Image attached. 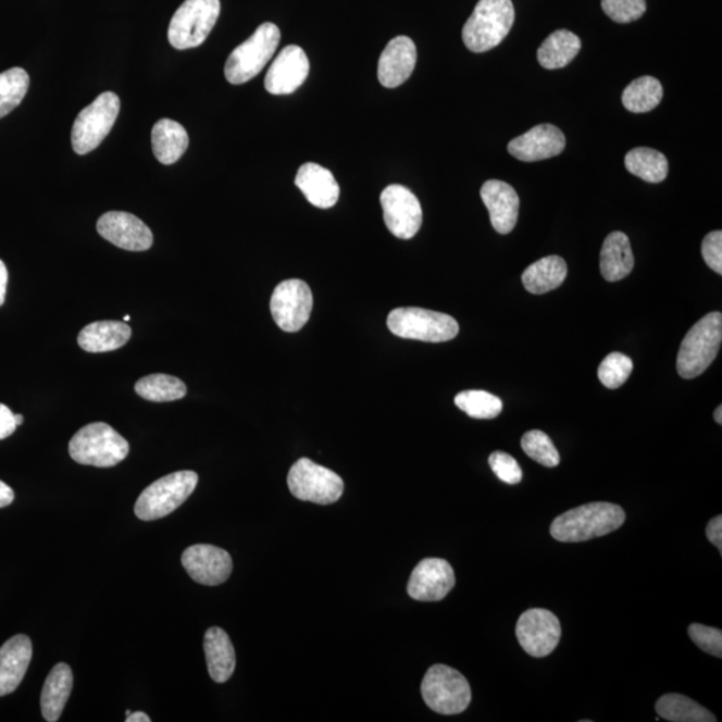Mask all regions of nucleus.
<instances>
[{"label": "nucleus", "instance_id": "f257e3e1", "mask_svg": "<svg viewBox=\"0 0 722 722\" xmlns=\"http://www.w3.org/2000/svg\"><path fill=\"white\" fill-rule=\"evenodd\" d=\"M626 520L624 509L609 502H593L563 512L551 523V537L558 542H586L615 532Z\"/></svg>", "mask_w": 722, "mask_h": 722}, {"label": "nucleus", "instance_id": "f03ea898", "mask_svg": "<svg viewBox=\"0 0 722 722\" xmlns=\"http://www.w3.org/2000/svg\"><path fill=\"white\" fill-rule=\"evenodd\" d=\"M515 21L511 0H480L463 27V42L473 52H486L503 42Z\"/></svg>", "mask_w": 722, "mask_h": 722}, {"label": "nucleus", "instance_id": "7ed1b4c3", "mask_svg": "<svg viewBox=\"0 0 722 722\" xmlns=\"http://www.w3.org/2000/svg\"><path fill=\"white\" fill-rule=\"evenodd\" d=\"M130 446L124 436L107 423H91L80 428L69 444L75 462L92 468L109 469L129 456Z\"/></svg>", "mask_w": 722, "mask_h": 722}, {"label": "nucleus", "instance_id": "20e7f679", "mask_svg": "<svg viewBox=\"0 0 722 722\" xmlns=\"http://www.w3.org/2000/svg\"><path fill=\"white\" fill-rule=\"evenodd\" d=\"M722 341V314L712 312L693 325L680 347L679 375L695 378L709 369L718 358Z\"/></svg>", "mask_w": 722, "mask_h": 722}, {"label": "nucleus", "instance_id": "39448f33", "mask_svg": "<svg viewBox=\"0 0 722 722\" xmlns=\"http://www.w3.org/2000/svg\"><path fill=\"white\" fill-rule=\"evenodd\" d=\"M198 475L195 471H177L151 485L139 495L134 512L141 521H157L172 514L196 490Z\"/></svg>", "mask_w": 722, "mask_h": 722}, {"label": "nucleus", "instance_id": "423d86ee", "mask_svg": "<svg viewBox=\"0 0 722 722\" xmlns=\"http://www.w3.org/2000/svg\"><path fill=\"white\" fill-rule=\"evenodd\" d=\"M279 38L282 34L276 25L270 22L263 23L252 37L233 50L226 61L225 77L228 83L241 85L258 77L261 70L275 55Z\"/></svg>", "mask_w": 722, "mask_h": 722}, {"label": "nucleus", "instance_id": "0eeeda50", "mask_svg": "<svg viewBox=\"0 0 722 722\" xmlns=\"http://www.w3.org/2000/svg\"><path fill=\"white\" fill-rule=\"evenodd\" d=\"M388 329L401 339L445 343L456 339L459 324L450 314L423 308H396L388 314Z\"/></svg>", "mask_w": 722, "mask_h": 722}, {"label": "nucleus", "instance_id": "6e6552de", "mask_svg": "<svg viewBox=\"0 0 722 722\" xmlns=\"http://www.w3.org/2000/svg\"><path fill=\"white\" fill-rule=\"evenodd\" d=\"M220 11V0H185L169 25V42L177 50L198 48L212 33Z\"/></svg>", "mask_w": 722, "mask_h": 722}, {"label": "nucleus", "instance_id": "1a4fd4ad", "mask_svg": "<svg viewBox=\"0 0 722 722\" xmlns=\"http://www.w3.org/2000/svg\"><path fill=\"white\" fill-rule=\"evenodd\" d=\"M422 696L431 710L446 715L463 713L473 698L464 675L440 663L431 667L424 675Z\"/></svg>", "mask_w": 722, "mask_h": 722}, {"label": "nucleus", "instance_id": "9d476101", "mask_svg": "<svg viewBox=\"0 0 722 722\" xmlns=\"http://www.w3.org/2000/svg\"><path fill=\"white\" fill-rule=\"evenodd\" d=\"M121 109L120 97L112 91L98 96L75 120L72 144L75 153L84 155L97 149L112 132Z\"/></svg>", "mask_w": 722, "mask_h": 722}, {"label": "nucleus", "instance_id": "9b49d317", "mask_svg": "<svg viewBox=\"0 0 722 722\" xmlns=\"http://www.w3.org/2000/svg\"><path fill=\"white\" fill-rule=\"evenodd\" d=\"M288 486L295 498L318 505L336 503L345 491V482L339 475L308 458L292 465Z\"/></svg>", "mask_w": 722, "mask_h": 722}, {"label": "nucleus", "instance_id": "f8f14e48", "mask_svg": "<svg viewBox=\"0 0 722 722\" xmlns=\"http://www.w3.org/2000/svg\"><path fill=\"white\" fill-rule=\"evenodd\" d=\"M312 290L301 279L292 278L279 283L272 295L273 320L285 332H299L311 318Z\"/></svg>", "mask_w": 722, "mask_h": 722}, {"label": "nucleus", "instance_id": "ddd939ff", "mask_svg": "<svg viewBox=\"0 0 722 722\" xmlns=\"http://www.w3.org/2000/svg\"><path fill=\"white\" fill-rule=\"evenodd\" d=\"M381 203L389 232L401 240H410L421 229L423 212L418 197L403 185H389L382 191Z\"/></svg>", "mask_w": 722, "mask_h": 722}, {"label": "nucleus", "instance_id": "4468645a", "mask_svg": "<svg viewBox=\"0 0 722 722\" xmlns=\"http://www.w3.org/2000/svg\"><path fill=\"white\" fill-rule=\"evenodd\" d=\"M516 638L527 655L542 658L550 656L561 639V622L546 609H530L518 620Z\"/></svg>", "mask_w": 722, "mask_h": 722}, {"label": "nucleus", "instance_id": "2eb2a0df", "mask_svg": "<svg viewBox=\"0 0 722 722\" xmlns=\"http://www.w3.org/2000/svg\"><path fill=\"white\" fill-rule=\"evenodd\" d=\"M456 582V573L446 559L426 558L413 569L407 592L415 601L439 602L453 589Z\"/></svg>", "mask_w": 722, "mask_h": 722}, {"label": "nucleus", "instance_id": "dca6fc26", "mask_svg": "<svg viewBox=\"0 0 722 722\" xmlns=\"http://www.w3.org/2000/svg\"><path fill=\"white\" fill-rule=\"evenodd\" d=\"M180 562L197 584L217 586L228 581L233 561L228 551L212 545H194L180 557Z\"/></svg>", "mask_w": 722, "mask_h": 722}, {"label": "nucleus", "instance_id": "f3484780", "mask_svg": "<svg viewBox=\"0 0 722 722\" xmlns=\"http://www.w3.org/2000/svg\"><path fill=\"white\" fill-rule=\"evenodd\" d=\"M97 231L104 240L130 252H144L153 246V233L149 226L130 213H104L98 220Z\"/></svg>", "mask_w": 722, "mask_h": 722}, {"label": "nucleus", "instance_id": "a211bd4d", "mask_svg": "<svg viewBox=\"0 0 722 722\" xmlns=\"http://www.w3.org/2000/svg\"><path fill=\"white\" fill-rule=\"evenodd\" d=\"M310 60L299 46L290 45L279 51L267 70L265 89L273 96L292 95L310 75Z\"/></svg>", "mask_w": 722, "mask_h": 722}, {"label": "nucleus", "instance_id": "6ab92c4d", "mask_svg": "<svg viewBox=\"0 0 722 722\" xmlns=\"http://www.w3.org/2000/svg\"><path fill=\"white\" fill-rule=\"evenodd\" d=\"M567 147V138L561 129L550 124H542L512 139L509 153L523 162H537L559 155Z\"/></svg>", "mask_w": 722, "mask_h": 722}, {"label": "nucleus", "instance_id": "aec40b11", "mask_svg": "<svg viewBox=\"0 0 722 722\" xmlns=\"http://www.w3.org/2000/svg\"><path fill=\"white\" fill-rule=\"evenodd\" d=\"M416 58V46L411 38L404 35L394 38L378 60V83L388 89L403 85L415 70Z\"/></svg>", "mask_w": 722, "mask_h": 722}, {"label": "nucleus", "instance_id": "412c9836", "mask_svg": "<svg viewBox=\"0 0 722 722\" xmlns=\"http://www.w3.org/2000/svg\"><path fill=\"white\" fill-rule=\"evenodd\" d=\"M481 197L490 213L493 228L500 235H509L515 228L521 206L514 188L503 180H486L482 186Z\"/></svg>", "mask_w": 722, "mask_h": 722}, {"label": "nucleus", "instance_id": "4be33fe9", "mask_svg": "<svg viewBox=\"0 0 722 722\" xmlns=\"http://www.w3.org/2000/svg\"><path fill=\"white\" fill-rule=\"evenodd\" d=\"M32 657V639L25 634H17L3 644L0 648V697L17 689L25 679Z\"/></svg>", "mask_w": 722, "mask_h": 722}, {"label": "nucleus", "instance_id": "5701e85b", "mask_svg": "<svg viewBox=\"0 0 722 722\" xmlns=\"http://www.w3.org/2000/svg\"><path fill=\"white\" fill-rule=\"evenodd\" d=\"M295 184L313 207L329 209L340 197V186L328 169L308 162L296 174Z\"/></svg>", "mask_w": 722, "mask_h": 722}, {"label": "nucleus", "instance_id": "b1692460", "mask_svg": "<svg viewBox=\"0 0 722 722\" xmlns=\"http://www.w3.org/2000/svg\"><path fill=\"white\" fill-rule=\"evenodd\" d=\"M208 672L214 683L224 684L236 669V651L223 628L211 627L203 638Z\"/></svg>", "mask_w": 722, "mask_h": 722}, {"label": "nucleus", "instance_id": "393cba45", "mask_svg": "<svg viewBox=\"0 0 722 722\" xmlns=\"http://www.w3.org/2000/svg\"><path fill=\"white\" fill-rule=\"evenodd\" d=\"M132 328L124 322H96L80 331L78 345L86 352L102 353L115 351L130 340Z\"/></svg>", "mask_w": 722, "mask_h": 722}, {"label": "nucleus", "instance_id": "a878e982", "mask_svg": "<svg viewBox=\"0 0 722 722\" xmlns=\"http://www.w3.org/2000/svg\"><path fill=\"white\" fill-rule=\"evenodd\" d=\"M72 689V669H70L67 663H57V665L51 669L48 679H46L42 696H40V709H42L43 719L46 721L55 722L61 719Z\"/></svg>", "mask_w": 722, "mask_h": 722}, {"label": "nucleus", "instance_id": "bb28decb", "mask_svg": "<svg viewBox=\"0 0 722 722\" xmlns=\"http://www.w3.org/2000/svg\"><path fill=\"white\" fill-rule=\"evenodd\" d=\"M151 147L155 159L164 165H172L184 155L189 147V136L185 127L172 120H160L151 130Z\"/></svg>", "mask_w": 722, "mask_h": 722}, {"label": "nucleus", "instance_id": "cd10ccee", "mask_svg": "<svg viewBox=\"0 0 722 722\" xmlns=\"http://www.w3.org/2000/svg\"><path fill=\"white\" fill-rule=\"evenodd\" d=\"M634 267V256L631 240L622 232H613L605 240L601 250V273L610 283L631 275Z\"/></svg>", "mask_w": 722, "mask_h": 722}, {"label": "nucleus", "instance_id": "c85d7f7f", "mask_svg": "<svg viewBox=\"0 0 722 722\" xmlns=\"http://www.w3.org/2000/svg\"><path fill=\"white\" fill-rule=\"evenodd\" d=\"M567 276V261L559 256H547V258L535 261L523 272L522 283L527 292L544 295L561 287Z\"/></svg>", "mask_w": 722, "mask_h": 722}, {"label": "nucleus", "instance_id": "c756f323", "mask_svg": "<svg viewBox=\"0 0 722 722\" xmlns=\"http://www.w3.org/2000/svg\"><path fill=\"white\" fill-rule=\"evenodd\" d=\"M581 50V39L569 30H558L545 39L538 49L542 67L558 70L567 67Z\"/></svg>", "mask_w": 722, "mask_h": 722}, {"label": "nucleus", "instance_id": "7c9ffc66", "mask_svg": "<svg viewBox=\"0 0 722 722\" xmlns=\"http://www.w3.org/2000/svg\"><path fill=\"white\" fill-rule=\"evenodd\" d=\"M656 712L663 720L672 722H715V715L692 698L669 693L656 704Z\"/></svg>", "mask_w": 722, "mask_h": 722}, {"label": "nucleus", "instance_id": "2f4dec72", "mask_svg": "<svg viewBox=\"0 0 722 722\" xmlns=\"http://www.w3.org/2000/svg\"><path fill=\"white\" fill-rule=\"evenodd\" d=\"M625 166L634 176L646 183H662L668 177L669 164L667 157L650 148H636L625 157Z\"/></svg>", "mask_w": 722, "mask_h": 722}, {"label": "nucleus", "instance_id": "473e14b6", "mask_svg": "<svg viewBox=\"0 0 722 722\" xmlns=\"http://www.w3.org/2000/svg\"><path fill=\"white\" fill-rule=\"evenodd\" d=\"M663 89L660 80L653 77L634 79L622 95V103L628 112L649 113L662 101Z\"/></svg>", "mask_w": 722, "mask_h": 722}, {"label": "nucleus", "instance_id": "72a5a7b5", "mask_svg": "<svg viewBox=\"0 0 722 722\" xmlns=\"http://www.w3.org/2000/svg\"><path fill=\"white\" fill-rule=\"evenodd\" d=\"M136 393L145 400L166 403V401L185 398L188 389H186L185 383L177 377L154 374L139 378L136 384Z\"/></svg>", "mask_w": 722, "mask_h": 722}, {"label": "nucleus", "instance_id": "f704fd0d", "mask_svg": "<svg viewBox=\"0 0 722 722\" xmlns=\"http://www.w3.org/2000/svg\"><path fill=\"white\" fill-rule=\"evenodd\" d=\"M30 77L26 70L13 67L0 74V119L20 107L26 97Z\"/></svg>", "mask_w": 722, "mask_h": 722}, {"label": "nucleus", "instance_id": "c9c22d12", "mask_svg": "<svg viewBox=\"0 0 722 722\" xmlns=\"http://www.w3.org/2000/svg\"><path fill=\"white\" fill-rule=\"evenodd\" d=\"M456 404L459 410L474 419H494L503 410L502 400L498 396L476 389L458 394Z\"/></svg>", "mask_w": 722, "mask_h": 722}, {"label": "nucleus", "instance_id": "e433bc0d", "mask_svg": "<svg viewBox=\"0 0 722 722\" xmlns=\"http://www.w3.org/2000/svg\"><path fill=\"white\" fill-rule=\"evenodd\" d=\"M521 445L528 458L545 465V468H557L561 462L557 447L552 444L550 436L539 430L528 431L523 435Z\"/></svg>", "mask_w": 722, "mask_h": 722}, {"label": "nucleus", "instance_id": "4c0bfd02", "mask_svg": "<svg viewBox=\"0 0 722 722\" xmlns=\"http://www.w3.org/2000/svg\"><path fill=\"white\" fill-rule=\"evenodd\" d=\"M633 361L624 353L613 352L598 366V377L605 387L617 389L624 386L633 372Z\"/></svg>", "mask_w": 722, "mask_h": 722}, {"label": "nucleus", "instance_id": "58836bf2", "mask_svg": "<svg viewBox=\"0 0 722 722\" xmlns=\"http://www.w3.org/2000/svg\"><path fill=\"white\" fill-rule=\"evenodd\" d=\"M602 9L611 21L631 23L645 14L646 0H602Z\"/></svg>", "mask_w": 722, "mask_h": 722}, {"label": "nucleus", "instance_id": "ea45409f", "mask_svg": "<svg viewBox=\"0 0 722 722\" xmlns=\"http://www.w3.org/2000/svg\"><path fill=\"white\" fill-rule=\"evenodd\" d=\"M689 636L698 648L710 656L722 657V633L720 628L710 627L701 624L689 626Z\"/></svg>", "mask_w": 722, "mask_h": 722}, {"label": "nucleus", "instance_id": "a19ab883", "mask_svg": "<svg viewBox=\"0 0 722 722\" xmlns=\"http://www.w3.org/2000/svg\"><path fill=\"white\" fill-rule=\"evenodd\" d=\"M488 463H490L494 474L500 481L508 483V485H518V483H521L523 477L521 465L509 453L495 451L488 458Z\"/></svg>", "mask_w": 722, "mask_h": 722}, {"label": "nucleus", "instance_id": "79ce46f5", "mask_svg": "<svg viewBox=\"0 0 722 722\" xmlns=\"http://www.w3.org/2000/svg\"><path fill=\"white\" fill-rule=\"evenodd\" d=\"M702 258L710 270L722 275V232H710L704 238L701 247Z\"/></svg>", "mask_w": 722, "mask_h": 722}, {"label": "nucleus", "instance_id": "37998d69", "mask_svg": "<svg viewBox=\"0 0 722 722\" xmlns=\"http://www.w3.org/2000/svg\"><path fill=\"white\" fill-rule=\"evenodd\" d=\"M16 427L14 413L8 406L0 403V440L13 435Z\"/></svg>", "mask_w": 722, "mask_h": 722}, {"label": "nucleus", "instance_id": "c03bdc74", "mask_svg": "<svg viewBox=\"0 0 722 722\" xmlns=\"http://www.w3.org/2000/svg\"><path fill=\"white\" fill-rule=\"evenodd\" d=\"M707 537L710 544H713L718 547L719 551H722V516H715L712 521L708 523Z\"/></svg>", "mask_w": 722, "mask_h": 722}, {"label": "nucleus", "instance_id": "a18cd8bd", "mask_svg": "<svg viewBox=\"0 0 722 722\" xmlns=\"http://www.w3.org/2000/svg\"><path fill=\"white\" fill-rule=\"evenodd\" d=\"M15 494L13 488L0 481V509L8 508L14 502Z\"/></svg>", "mask_w": 722, "mask_h": 722}, {"label": "nucleus", "instance_id": "49530a36", "mask_svg": "<svg viewBox=\"0 0 722 722\" xmlns=\"http://www.w3.org/2000/svg\"><path fill=\"white\" fill-rule=\"evenodd\" d=\"M9 272L2 260H0V307L4 304L5 292H8Z\"/></svg>", "mask_w": 722, "mask_h": 722}, {"label": "nucleus", "instance_id": "de8ad7c7", "mask_svg": "<svg viewBox=\"0 0 722 722\" xmlns=\"http://www.w3.org/2000/svg\"><path fill=\"white\" fill-rule=\"evenodd\" d=\"M126 722H150L149 715L144 712H134L127 715Z\"/></svg>", "mask_w": 722, "mask_h": 722}, {"label": "nucleus", "instance_id": "09e8293b", "mask_svg": "<svg viewBox=\"0 0 722 722\" xmlns=\"http://www.w3.org/2000/svg\"><path fill=\"white\" fill-rule=\"evenodd\" d=\"M714 421L719 424H722V407L719 406L718 410L714 411Z\"/></svg>", "mask_w": 722, "mask_h": 722}, {"label": "nucleus", "instance_id": "8fccbe9b", "mask_svg": "<svg viewBox=\"0 0 722 722\" xmlns=\"http://www.w3.org/2000/svg\"><path fill=\"white\" fill-rule=\"evenodd\" d=\"M15 423H16V426H21V424L23 423V416L20 415V413H17V415H15Z\"/></svg>", "mask_w": 722, "mask_h": 722}, {"label": "nucleus", "instance_id": "3c124183", "mask_svg": "<svg viewBox=\"0 0 722 722\" xmlns=\"http://www.w3.org/2000/svg\"><path fill=\"white\" fill-rule=\"evenodd\" d=\"M124 320H125V323H126V322H129V320H130L129 314H126V316L124 318Z\"/></svg>", "mask_w": 722, "mask_h": 722}, {"label": "nucleus", "instance_id": "603ef678", "mask_svg": "<svg viewBox=\"0 0 722 722\" xmlns=\"http://www.w3.org/2000/svg\"><path fill=\"white\" fill-rule=\"evenodd\" d=\"M130 714H132L130 710H126V718H127V715H130Z\"/></svg>", "mask_w": 722, "mask_h": 722}]
</instances>
